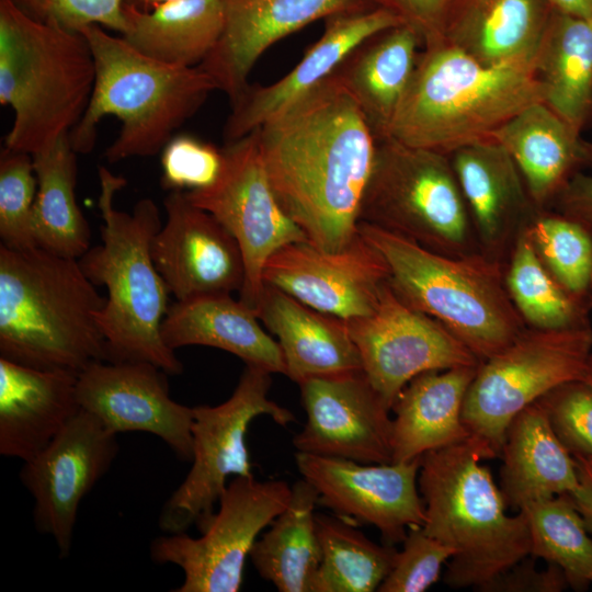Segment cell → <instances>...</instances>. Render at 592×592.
I'll use <instances>...</instances> for the list:
<instances>
[{
  "label": "cell",
  "instance_id": "obj_1",
  "mask_svg": "<svg viewBox=\"0 0 592 592\" xmlns=\"http://www.w3.org/2000/svg\"><path fill=\"white\" fill-rule=\"evenodd\" d=\"M269 181L307 240L338 251L357 235L376 138L340 80L330 76L258 128Z\"/></svg>",
  "mask_w": 592,
  "mask_h": 592
},
{
  "label": "cell",
  "instance_id": "obj_2",
  "mask_svg": "<svg viewBox=\"0 0 592 592\" xmlns=\"http://www.w3.org/2000/svg\"><path fill=\"white\" fill-rule=\"evenodd\" d=\"M98 206L102 243L78 259L88 280L107 291L96 315L109 362H149L169 375H180L183 364L161 335L171 294L151 257V242L161 228L151 198L139 200L132 213L116 209L114 197L126 180L106 167L98 169Z\"/></svg>",
  "mask_w": 592,
  "mask_h": 592
},
{
  "label": "cell",
  "instance_id": "obj_3",
  "mask_svg": "<svg viewBox=\"0 0 592 592\" xmlns=\"http://www.w3.org/2000/svg\"><path fill=\"white\" fill-rule=\"evenodd\" d=\"M105 303L78 259L0 244V357L76 374L106 361Z\"/></svg>",
  "mask_w": 592,
  "mask_h": 592
},
{
  "label": "cell",
  "instance_id": "obj_4",
  "mask_svg": "<svg viewBox=\"0 0 592 592\" xmlns=\"http://www.w3.org/2000/svg\"><path fill=\"white\" fill-rule=\"evenodd\" d=\"M80 32L93 53L95 81L88 107L69 134L77 153L93 150L99 123L113 115L122 122V128L105 150L109 163L156 156L218 90L198 66L152 59L96 24Z\"/></svg>",
  "mask_w": 592,
  "mask_h": 592
},
{
  "label": "cell",
  "instance_id": "obj_5",
  "mask_svg": "<svg viewBox=\"0 0 592 592\" xmlns=\"http://www.w3.org/2000/svg\"><path fill=\"white\" fill-rule=\"evenodd\" d=\"M423 48L388 137L449 156L543 102L533 64L486 66L443 41Z\"/></svg>",
  "mask_w": 592,
  "mask_h": 592
},
{
  "label": "cell",
  "instance_id": "obj_6",
  "mask_svg": "<svg viewBox=\"0 0 592 592\" xmlns=\"http://www.w3.org/2000/svg\"><path fill=\"white\" fill-rule=\"evenodd\" d=\"M489 458L488 449L471 436L420 458L422 528L454 550L444 574L452 589L480 591L531 554L526 519L521 511L506 514L500 488L481 465Z\"/></svg>",
  "mask_w": 592,
  "mask_h": 592
},
{
  "label": "cell",
  "instance_id": "obj_7",
  "mask_svg": "<svg viewBox=\"0 0 592 592\" xmlns=\"http://www.w3.org/2000/svg\"><path fill=\"white\" fill-rule=\"evenodd\" d=\"M94 81V57L82 32L35 20L0 0V103L13 111L4 147L35 156L69 135Z\"/></svg>",
  "mask_w": 592,
  "mask_h": 592
},
{
  "label": "cell",
  "instance_id": "obj_8",
  "mask_svg": "<svg viewBox=\"0 0 592 592\" xmlns=\"http://www.w3.org/2000/svg\"><path fill=\"white\" fill-rule=\"evenodd\" d=\"M357 231L385 259L397 296L442 323L480 362L527 328L508 295L501 264L482 254L433 252L364 221Z\"/></svg>",
  "mask_w": 592,
  "mask_h": 592
},
{
  "label": "cell",
  "instance_id": "obj_9",
  "mask_svg": "<svg viewBox=\"0 0 592 592\" xmlns=\"http://www.w3.org/2000/svg\"><path fill=\"white\" fill-rule=\"evenodd\" d=\"M360 221L449 257L481 254L448 156L376 139Z\"/></svg>",
  "mask_w": 592,
  "mask_h": 592
},
{
  "label": "cell",
  "instance_id": "obj_10",
  "mask_svg": "<svg viewBox=\"0 0 592 592\" xmlns=\"http://www.w3.org/2000/svg\"><path fill=\"white\" fill-rule=\"evenodd\" d=\"M591 325L562 330L526 328L481 362L467 390L463 421L492 458L499 457L513 418L555 388L585 382Z\"/></svg>",
  "mask_w": 592,
  "mask_h": 592
},
{
  "label": "cell",
  "instance_id": "obj_11",
  "mask_svg": "<svg viewBox=\"0 0 592 592\" xmlns=\"http://www.w3.org/2000/svg\"><path fill=\"white\" fill-rule=\"evenodd\" d=\"M271 374L246 365L226 401L193 407L192 466L161 508L158 525L163 533L186 532L192 525L202 532L228 479L253 476L246 434L257 417L269 415L282 426L295 421L291 410L269 398Z\"/></svg>",
  "mask_w": 592,
  "mask_h": 592
},
{
  "label": "cell",
  "instance_id": "obj_12",
  "mask_svg": "<svg viewBox=\"0 0 592 592\" xmlns=\"http://www.w3.org/2000/svg\"><path fill=\"white\" fill-rule=\"evenodd\" d=\"M291 493L283 480L234 477L201 536L164 533L151 542L150 558L181 568L184 579L174 592H237L253 544L286 508Z\"/></svg>",
  "mask_w": 592,
  "mask_h": 592
},
{
  "label": "cell",
  "instance_id": "obj_13",
  "mask_svg": "<svg viewBox=\"0 0 592 592\" xmlns=\"http://www.w3.org/2000/svg\"><path fill=\"white\" fill-rule=\"evenodd\" d=\"M221 150L224 163L218 179L208 187L185 194L237 240L246 270L239 299L255 311L264 287L263 267L269 258L282 247L307 238L274 194L264 167L258 128L226 143Z\"/></svg>",
  "mask_w": 592,
  "mask_h": 592
},
{
  "label": "cell",
  "instance_id": "obj_14",
  "mask_svg": "<svg viewBox=\"0 0 592 592\" xmlns=\"http://www.w3.org/2000/svg\"><path fill=\"white\" fill-rule=\"evenodd\" d=\"M345 322L365 376L390 410L418 375L481 363L442 323L399 298L389 282L372 314Z\"/></svg>",
  "mask_w": 592,
  "mask_h": 592
},
{
  "label": "cell",
  "instance_id": "obj_15",
  "mask_svg": "<svg viewBox=\"0 0 592 592\" xmlns=\"http://www.w3.org/2000/svg\"><path fill=\"white\" fill-rule=\"evenodd\" d=\"M118 451L117 434L80 409L43 451L23 462L19 477L34 499L35 527L53 538L60 558L70 553L81 501Z\"/></svg>",
  "mask_w": 592,
  "mask_h": 592
},
{
  "label": "cell",
  "instance_id": "obj_16",
  "mask_svg": "<svg viewBox=\"0 0 592 592\" xmlns=\"http://www.w3.org/2000/svg\"><path fill=\"white\" fill-rule=\"evenodd\" d=\"M420 458L363 464L300 452L295 456L301 477L318 493V505L354 524L373 525L389 545L402 543L410 527L425 522Z\"/></svg>",
  "mask_w": 592,
  "mask_h": 592
},
{
  "label": "cell",
  "instance_id": "obj_17",
  "mask_svg": "<svg viewBox=\"0 0 592 592\" xmlns=\"http://www.w3.org/2000/svg\"><path fill=\"white\" fill-rule=\"evenodd\" d=\"M388 278L385 259L358 231L338 251L307 240L288 243L269 258L262 274L263 284L345 321L372 314Z\"/></svg>",
  "mask_w": 592,
  "mask_h": 592
},
{
  "label": "cell",
  "instance_id": "obj_18",
  "mask_svg": "<svg viewBox=\"0 0 592 592\" xmlns=\"http://www.w3.org/2000/svg\"><path fill=\"white\" fill-rule=\"evenodd\" d=\"M298 386L307 418L293 439L297 452L363 464L392 462L390 408L363 371L312 377Z\"/></svg>",
  "mask_w": 592,
  "mask_h": 592
},
{
  "label": "cell",
  "instance_id": "obj_19",
  "mask_svg": "<svg viewBox=\"0 0 592 592\" xmlns=\"http://www.w3.org/2000/svg\"><path fill=\"white\" fill-rule=\"evenodd\" d=\"M168 375L149 362H93L78 374V402L115 434L150 433L191 460L193 407L170 397Z\"/></svg>",
  "mask_w": 592,
  "mask_h": 592
},
{
  "label": "cell",
  "instance_id": "obj_20",
  "mask_svg": "<svg viewBox=\"0 0 592 592\" xmlns=\"http://www.w3.org/2000/svg\"><path fill=\"white\" fill-rule=\"evenodd\" d=\"M163 205L167 219L151 242V257L175 299L239 293L246 270L234 236L184 191L169 192Z\"/></svg>",
  "mask_w": 592,
  "mask_h": 592
},
{
  "label": "cell",
  "instance_id": "obj_21",
  "mask_svg": "<svg viewBox=\"0 0 592 592\" xmlns=\"http://www.w3.org/2000/svg\"><path fill=\"white\" fill-rule=\"evenodd\" d=\"M325 21L323 34L288 73L270 86L249 83L230 103L223 133L226 143L261 127L317 88L363 41L401 24L396 15L376 7L337 13Z\"/></svg>",
  "mask_w": 592,
  "mask_h": 592
},
{
  "label": "cell",
  "instance_id": "obj_22",
  "mask_svg": "<svg viewBox=\"0 0 592 592\" xmlns=\"http://www.w3.org/2000/svg\"><path fill=\"white\" fill-rule=\"evenodd\" d=\"M224 29L198 65L232 103L257 60L274 43L333 14L373 7L368 0H223Z\"/></svg>",
  "mask_w": 592,
  "mask_h": 592
},
{
  "label": "cell",
  "instance_id": "obj_23",
  "mask_svg": "<svg viewBox=\"0 0 592 592\" xmlns=\"http://www.w3.org/2000/svg\"><path fill=\"white\" fill-rule=\"evenodd\" d=\"M448 157L481 254L504 267L520 234L540 208L512 157L494 139L465 146Z\"/></svg>",
  "mask_w": 592,
  "mask_h": 592
},
{
  "label": "cell",
  "instance_id": "obj_24",
  "mask_svg": "<svg viewBox=\"0 0 592 592\" xmlns=\"http://www.w3.org/2000/svg\"><path fill=\"white\" fill-rule=\"evenodd\" d=\"M77 377L0 357V455L26 462L52 442L81 409Z\"/></svg>",
  "mask_w": 592,
  "mask_h": 592
},
{
  "label": "cell",
  "instance_id": "obj_25",
  "mask_svg": "<svg viewBox=\"0 0 592 592\" xmlns=\"http://www.w3.org/2000/svg\"><path fill=\"white\" fill-rule=\"evenodd\" d=\"M255 314L277 338L285 375L308 378L362 372V361L346 322L264 284Z\"/></svg>",
  "mask_w": 592,
  "mask_h": 592
},
{
  "label": "cell",
  "instance_id": "obj_26",
  "mask_svg": "<svg viewBox=\"0 0 592 592\" xmlns=\"http://www.w3.org/2000/svg\"><path fill=\"white\" fill-rule=\"evenodd\" d=\"M548 0H452L441 41L486 66L533 64Z\"/></svg>",
  "mask_w": 592,
  "mask_h": 592
},
{
  "label": "cell",
  "instance_id": "obj_27",
  "mask_svg": "<svg viewBox=\"0 0 592 592\" xmlns=\"http://www.w3.org/2000/svg\"><path fill=\"white\" fill-rule=\"evenodd\" d=\"M500 457V490L509 508L519 511L533 501L579 491L574 457L538 400L513 418Z\"/></svg>",
  "mask_w": 592,
  "mask_h": 592
},
{
  "label": "cell",
  "instance_id": "obj_28",
  "mask_svg": "<svg viewBox=\"0 0 592 592\" xmlns=\"http://www.w3.org/2000/svg\"><path fill=\"white\" fill-rule=\"evenodd\" d=\"M478 366L425 372L406 385L391 408V463L410 462L470 437L462 414Z\"/></svg>",
  "mask_w": 592,
  "mask_h": 592
},
{
  "label": "cell",
  "instance_id": "obj_29",
  "mask_svg": "<svg viewBox=\"0 0 592 592\" xmlns=\"http://www.w3.org/2000/svg\"><path fill=\"white\" fill-rule=\"evenodd\" d=\"M512 157L537 208H550L585 167L584 140L544 102L523 109L492 134Z\"/></svg>",
  "mask_w": 592,
  "mask_h": 592
},
{
  "label": "cell",
  "instance_id": "obj_30",
  "mask_svg": "<svg viewBox=\"0 0 592 592\" xmlns=\"http://www.w3.org/2000/svg\"><path fill=\"white\" fill-rule=\"evenodd\" d=\"M259 321L252 308L231 295L205 296L170 305L161 335L172 350L187 345L216 348L246 365L285 375L282 350Z\"/></svg>",
  "mask_w": 592,
  "mask_h": 592
},
{
  "label": "cell",
  "instance_id": "obj_31",
  "mask_svg": "<svg viewBox=\"0 0 592 592\" xmlns=\"http://www.w3.org/2000/svg\"><path fill=\"white\" fill-rule=\"evenodd\" d=\"M420 45L414 30L396 25L363 41L334 71L376 139L388 137L413 75Z\"/></svg>",
  "mask_w": 592,
  "mask_h": 592
},
{
  "label": "cell",
  "instance_id": "obj_32",
  "mask_svg": "<svg viewBox=\"0 0 592 592\" xmlns=\"http://www.w3.org/2000/svg\"><path fill=\"white\" fill-rule=\"evenodd\" d=\"M122 37L158 61L196 67L218 42L225 21L223 0H172L151 10L125 1Z\"/></svg>",
  "mask_w": 592,
  "mask_h": 592
},
{
  "label": "cell",
  "instance_id": "obj_33",
  "mask_svg": "<svg viewBox=\"0 0 592 592\" xmlns=\"http://www.w3.org/2000/svg\"><path fill=\"white\" fill-rule=\"evenodd\" d=\"M533 69L543 102L581 133L592 113V21L551 10Z\"/></svg>",
  "mask_w": 592,
  "mask_h": 592
},
{
  "label": "cell",
  "instance_id": "obj_34",
  "mask_svg": "<svg viewBox=\"0 0 592 592\" xmlns=\"http://www.w3.org/2000/svg\"><path fill=\"white\" fill-rule=\"evenodd\" d=\"M316 505V489L304 478L297 480L286 508L251 548L259 576L281 592H312L321 561Z\"/></svg>",
  "mask_w": 592,
  "mask_h": 592
},
{
  "label": "cell",
  "instance_id": "obj_35",
  "mask_svg": "<svg viewBox=\"0 0 592 592\" xmlns=\"http://www.w3.org/2000/svg\"><path fill=\"white\" fill-rule=\"evenodd\" d=\"M77 155L66 135L32 156L37 179L33 208L35 246L70 259L83 255L90 249L91 238L76 198Z\"/></svg>",
  "mask_w": 592,
  "mask_h": 592
},
{
  "label": "cell",
  "instance_id": "obj_36",
  "mask_svg": "<svg viewBox=\"0 0 592 592\" xmlns=\"http://www.w3.org/2000/svg\"><path fill=\"white\" fill-rule=\"evenodd\" d=\"M321 561L312 592L377 591L390 572L394 545L371 540L341 516L316 514Z\"/></svg>",
  "mask_w": 592,
  "mask_h": 592
},
{
  "label": "cell",
  "instance_id": "obj_37",
  "mask_svg": "<svg viewBox=\"0 0 592 592\" xmlns=\"http://www.w3.org/2000/svg\"><path fill=\"white\" fill-rule=\"evenodd\" d=\"M508 295L527 328L562 330L590 325L592 306L570 295L538 259L524 230L503 267Z\"/></svg>",
  "mask_w": 592,
  "mask_h": 592
},
{
  "label": "cell",
  "instance_id": "obj_38",
  "mask_svg": "<svg viewBox=\"0 0 592 592\" xmlns=\"http://www.w3.org/2000/svg\"><path fill=\"white\" fill-rule=\"evenodd\" d=\"M521 511L527 522L533 558L558 566L574 590L592 583V535L569 494L533 501Z\"/></svg>",
  "mask_w": 592,
  "mask_h": 592
},
{
  "label": "cell",
  "instance_id": "obj_39",
  "mask_svg": "<svg viewBox=\"0 0 592 592\" xmlns=\"http://www.w3.org/2000/svg\"><path fill=\"white\" fill-rule=\"evenodd\" d=\"M525 230L551 276L570 295L592 306V225L542 208Z\"/></svg>",
  "mask_w": 592,
  "mask_h": 592
},
{
  "label": "cell",
  "instance_id": "obj_40",
  "mask_svg": "<svg viewBox=\"0 0 592 592\" xmlns=\"http://www.w3.org/2000/svg\"><path fill=\"white\" fill-rule=\"evenodd\" d=\"M37 179L33 157L7 147L0 153V238L10 249L34 248Z\"/></svg>",
  "mask_w": 592,
  "mask_h": 592
},
{
  "label": "cell",
  "instance_id": "obj_41",
  "mask_svg": "<svg viewBox=\"0 0 592 592\" xmlns=\"http://www.w3.org/2000/svg\"><path fill=\"white\" fill-rule=\"evenodd\" d=\"M453 555V548L426 534L422 526L410 527L377 591L423 592L439 580L443 565Z\"/></svg>",
  "mask_w": 592,
  "mask_h": 592
},
{
  "label": "cell",
  "instance_id": "obj_42",
  "mask_svg": "<svg viewBox=\"0 0 592 592\" xmlns=\"http://www.w3.org/2000/svg\"><path fill=\"white\" fill-rule=\"evenodd\" d=\"M160 153L161 186L169 192L208 187L223 169V150L191 135L173 136Z\"/></svg>",
  "mask_w": 592,
  "mask_h": 592
},
{
  "label": "cell",
  "instance_id": "obj_43",
  "mask_svg": "<svg viewBox=\"0 0 592 592\" xmlns=\"http://www.w3.org/2000/svg\"><path fill=\"white\" fill-rule=\"evenodd\" d=\"M538 401L569 452L592 455V387L580 380L567 383Z\"/></svg>",
  "mask_w": 592,
  "mask_h": 592
},
{
  "label": "cell",
  "instance_id": "obj_44",
  "mask_svg": "<svg viewBox=\"0 0 592 592\" xmlns=\"http://www.w3.org/2000/svg\"><path fill=\"white\" fill-rule=\"evenodd\" d=\"M35 20L80 31L96 24L123 34L125 0H11Z\"/></svg>",
  "mask_w": 592,
  "mask_h": 592
},
{
  "label": "cell",
  "instance_id": "obj_45",
  "mask_svg": "<svg viewBox=\"0 0 592 592\" xmlns=\"http://www.w3.org/2000/svg\"><path fill=\"white\" fill-rule=\"evenodd\" d=\"M452 0H368L376 8L389 11L401 24L414 30L422 46L441 41L442 24Z\"/></svg>",
  "mask_w": 592,
  "mask_h": 592
},
{
  "label": "cell",
  "instance_id": "obj_46",
  "mask_svg": "<svg viewBox=\"0 0 592 592\" xmlns=\"http://www.w3.org/2000/svg\"><path fill=\"white\" fill-rule=\"evenodd\" d=\"M569 585L562 570L548 563L546 570H538L528 556L497 576L480 591L486 592H560Z\"/></svg>",
  "mask_w": 592,
  "mask_h": 592
},
{
  "label": "cell",
  "instance_id": "obj_47",
  "mask_svg": "<svg viewBox=\"0 0 592 592\" xmlns=\"http://www.w3.org/2000/svg\"><path fill=\"white\" fill-rule=\"evenodd\" d=\"M550 208L592 225V175L577 172Z\"/></svg>",
  "mask_w": 592,
  "mask_h": 592
},
{
  "label": "cell",
  "instance_id": "obj_48",
  "mask_svg": "<svg viewBox=\"0 0 592 592\" xmlns=\"http://www.w3.org/2000/svg\"><path fill=\"white\" fill-rule=\"evenodd\" d=\"M576 460L580 488L570 496L592 535V455L572 454Z\"/></svg>",
  "mask_w": 592,
  "mask_h": 592
},
{
  "label": "cell",
  "instance_id": "obj_49",
  "mask_svg": "<svg viewBox=\"0 0 592 592\" xmlns=\"http://www.w3.org/2000/svg\"><path fill=\"white\" fill-rule=\"evenodd\" d=\"M553 10L570 16L592 21V0H548Z\"/></svg>",
  "mask_w": 592,
  "mask_h": 592
},
{
  "label": "cell",
  "instance_id": "obj_50",
  "mask_svg": "<svg viewBox=\"0 0 592 592\" xmlns=\"http://www.w3.org/2000/svg\"><path fill=\"white\" fill-rule=\"evenodd\" d=\"M585 167H592V143L584 141Z\"/></svg>",
  "mask_w": 592,
  "mask_h": 592
},
{
  "label": "cell",
  "instance_id": "obj_51",
  "mask_svg": "<svg viewBox=\"0 0 592 592\" xmlns=\"http://www.w3.org/2000/svg\"><path fill=\"white\" fill-rule=\"evenodd\" d=\"M141 4H144V9L155 8L163 2L172 1V0H138Z\"/></svg>",
  "mask_w": 592,
  "mask_h": 592
},
{
  "label": "cell",
  "instance_id": "obj_52",
  "mask_svg": "<svg viewBox=\"0 0 592 592\" xmlns=\"http://www.w3.org/2000/svg\"><path fill=\"white\" fill-rule=\"evenodd\" d=\"M585 383H588L592 387V354H591L590 360H589Z\"/></svg>",
  "mask_w": 592,
  "mask_h": 592
}]
</instances>
